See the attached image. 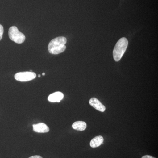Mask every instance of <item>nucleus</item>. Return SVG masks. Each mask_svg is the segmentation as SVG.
Returning <instances> with one entry per match:
<instances>
[{
	"label": "nucleus",
	"mask_w": 158,
	"mask_h": 158,
	"mask_svg": "<svg viewBox=\"0 0 158 158\" xmlns=\"http://www.w3.org/2000/svg\"><path fill=\"white\" fill-rule=\"evenodd\" d=\"M104 138L102 136H96L93 138L90 141V147L95 148L100 146L103 143Z\"/></svg>",
	"instance_id": "8"
},
{
	"label": "nucleus",
	"mask_w": 158,
	"mask_h": 158,
	"mask_svg": "<svg viewBox=\"0 0 158 158\" xmlns=\"http://www.w3.org/2000/svg\"><path fill=\"white\" fill-rule=\"evenodd\" d=\"M9 35L10 39L16 43L22 44L25 40V35L19 32L15 26L11 27L9 28Z\"/></svg>",
	"instance_id": "3"
},
{
	"label": "nucleus",
	"mask_w": 158,
	"mask_h": 158,
	"mask_svg": "<svg viewBox=\"0 0 158 158\" xmlns=\"http://www.w3.org/2000/svg\"><path fill=\"white\" fill-rule=\"evenodd\" d=\"M89 104L96 110L100 112H104L106 110V107L97 98H92L89 101Z\"/></svg>",
	"instance_id": "5"
},
{
	"label": "nucleus",
	"mask_w": 158,
	"mask_h": 158,
	"mask_svg": "<svg viewBox=\"0 0 158 158\" xmlns=\"http://www.w3.org/2000/svg\"><path fill=\"white\" fill-rule=\"evenodd\" d=\"M141 158H156L149 155H145L142 157Z\"/></svg>",
	"instance_id": "11"
},
{
	"label": "nucleus",
	"mask_w": 158,
	"mask_h": 158,
	"mask_svg": "<svg viewBox=\"0 0 158 158\" xmlns=\"http://www.w3.org/2000/svg\"><path fill=\"white\" fill-rule=\"evenodd\" d=\"M33 130L34 131L37 133H47L49 131V128L45 123H40L34 124L33 125Z\"/></svg>",
	"instance_id": "6"
},
{
	"label": "nucleus",
	"mask_w": 158,
	"mask_h": 158,
	"mask_svg": "<svg viewBox=\"0 0 158 158\" xmlns=\"http://www.w3.org/2000/svg\"><path fill=\"white\" fill-rule=\"evenodd\" d=\"M29 158H43L42 157L40 156H31V157Z\"/></svg>",
	"instance_id": "12"
},
{
	"label": "nucleus",
	"mask_w": 158,
	"mask_h": 158,
	"mask_svg": "<svg viewBox=\"0 0 158 158\" xmlns=\"http://www.w3.org/2000/svg\"><path fill=\"white\" fill-rule=\"evenodd\" d=\"M66 38L63 37H56L51 40L48 46L50 53L57 55L63 52L66 49Z\"/></svg>",
	"instance_id": "1"
},
{
	"label": "nucleus",
	"mask_w": 158,
	"mask_h": 158,
	"mask_svg": "<svg viewBox=\"0 0 158 158\" xmlns=\"http://www.w3.org/2000/svg\"><path fill=\"white\" fill-rule=\"evenodd\" d=\"M3 33H4V28L2 25L0 24V40L2 38Z\"/></svg>",
	"instance_id": "10"
},
{
	"label": "nucleus",
	"mask_w": 158,
	"mask_h": 158,
	"mask_svg": "<svg viewBox=\"0 0 158 158\" xmlns=\"http://www.w3.org/2000/svg\"><path fill=\"white\" fill-rule=\"evenodd\" d=\"M73 128L77 131H85L87 128V123L84 121L75 122L72 125Z\"/></svg>",
	"instance_id": "9"
},
{
	"label": "nucleus",
	"mask_w": 158,
	"mask_h": 158,
	"mask_svg": "<svg viewBox=\"0 0 158 158\" xmlns=\"http://www.w3.org/2000/svg\"><path fill=\"white\" fill-rule=\"evenodd\" d=\"M128 41L125 37H122L116 44L113 51V56L116 62H118L124 55L127 48Z\"/></svg>",
	"instance_id": "2"
},
{
	"label": "nucleus",
	"mask_w": 158,
	"mask_h": 158,
	"mask_svg": "<svg viewBox=\"0 0 158 158\" xmlns=\"http://www.w3.org/2000/svg\"><path fill=\"white\" fill-rule=\"evenodd\" d=\"M38 77H40V75H38Z\"/></svg>",
	"instance_id": "14"
},
{
	"label": "nucleus",
	"mask_w": 158,
	"mask_h": 158,
	"mask_svg": "<svg viewBox=\"0 0 158 158\" xmlns=\"http://www.w3.org/2000/svg\"><path fill=\"white\" fill-rule=\"evenodd\" d=\"M64 98V94L62 92H58L50 94L48 97V100L52 102H59Z\"/></svg>",
	"instance_id": "7"
},
{
	"label": "nucleus",
	"mask_w": 158,
	"mask_h": 158,
	"mask_svg": "<svg viewBox=\"0 0 158 158\" xmlns=\"http://www.w3.org/2000/svg\"><path fill=\"white\" fill-rule=\"evenodd\" d=\"M36 77V74L32 72L18 73L15 75V78L17 81L26 82L34 80Z\"/></svg>",
	"instance_id": "4"
},
{
	"label": "nucleus",
	"mask_w": 158,
	"mask_h": 158,
	"mask_svg": "<svg viewBox=\"0 0 158 158\" xmlns=\"http://www.w3.org/2000/svg\"><path fill=\"white\" fill-rule=\"evenodd\" d=\"M45 75V73H42L43 76H44V75Z\"/></svg>",
	"instance_id": "13"
}]
</instances>
